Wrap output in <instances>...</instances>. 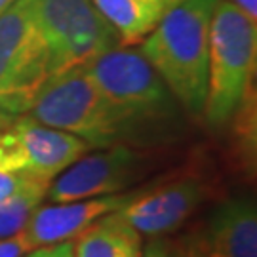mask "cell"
Segmentation results:
<instances>
[{"instance_id": "obj_11", "label": "cell", "mask_w": 257, "mask_h": 257, "mask_svg": "<svg viewBox=\"0 0 257 257\" xmlns=\"http://www.w3.org/2000/svg\"><path fill=\"white\" fill-rule=\"evenodd\" d=\"M130 193L109 194L97 198H84L71 202H52L38 206L27 227L21 230V238L27 249L40 246H55L74 240L80 232L93 225L103 215L118 210Z\"/></svg>"}, {"instance_id": "obj_4", "label": "cell", "mask_w": 257, "mask_h": 257, "mask_svg": "<svg viewBox=\"0 0 257 257\" xmlns=\"http://www.w3.org/2000/svg\"><path fill=\"white\" fill-rule=\"evenodd\" d=\"M86 71L143 138L177 116L179 103L141 52L118 46L86 65Z\"/></svg>"}, {"instance_id": "obj_9", "label": "cell", "mask_w": 257, "mask_h": 257, "mask_svg": "<svg viewBox=\"0 0 257 257\" xmlns=\"http://www.w3.org/2000/svg\"><path fill=\"white\" fill-rule=\"evenodd\" d=\"M206 198L198 177L181 175L170 181L130 193L114 213L143 236H162L179 229Z\"/></svg>"}, {"instance_id": "obj_15", "label": "cell", "mask_w": 257, "mask_h": 257, "mask_svg": "<svg viewBox=\"0 0 257 257\" xmlns=\"http://www.w3.org/2000/svg\"><path fill=\"white\" fill-rule=\"evenodd\" d=\"M40 179H33V177H25V175H16L0 170V202L8 200L18 193L29 189L31 185H35Z\"/></svg>"}, {"instance_id": "obj_13", "label": "cell", "mask_w": 257, "mask_h": 257, "mask_svg": "<svg viewBox=\"0 0 257 257\" xmlns=\"http://www.w3.org/2000/svg\"><path fill=\"white\" fill-rule=\"evenodd\" d=\"M74 257H141V234L114 211L103 215L73 240Z\"/></svg>"}, {"instance_id": "obj_12", "label": "cell", "mask_w": 257, "mask_h": 257, "mask_svg": "<svg viewBox=\"0 0 257 257\" xmlns=\"http://www.w3.org/2000/svg\"><path fill=\"white\" fill-rule=\"evenodd\" d=\"M116 31L120 44L141 42L181 0H92Z\"/></svg>"}, {"instance_id": "obj_10", "label": "cell", "mask_w": 257, "mask_h": 257, "mask_svg": "<svg viewBox=\"0 0 257 257\" xmlns=\"http://www.w3.org/2000/svg\"><path fill=\"white\" fill-rule=\"evenodd\" d=\"M189 257H257V208L249 196L221 202L194 236Z\"/></svg>"}, {"instance_id": "obj_1", "label": "cell", "mask_w": 257, "mask_h": 257, "mask_svg": "<svg viewBox=\"0 0 257 257\" xmlns=\"http://www.w3.org/2000/svg\"><path fill=\"white\" fill-rule=\"evenodd\" d=\"M217 0H181L143 38L141 54L175 101L202 114L208 95L210 25Z\"/></svg>"}, {"instance_id": "obj_20", "label": "cell", "mask_w": 257, "mask_h": 257, "mask_svg": "<svg viewBox=\"0 0 257 257\" xmlns=\"http://www.w3.org/2000/svg\"><path fill=\"white\" fill-rule=\"evenodd\" d=\"M14 2H16V0H0V16H2V14H4V12L14 4Z\"/></svg>"}, {"instance_id": "obj_3", "label": "cell", "mask_w": 257, "mask_h": 257, "mask_svg": "<svg viewBox=\"0 0 257 257\" xmlns=\"http://www.w3.org/2000/svg\"><path fill=\"white\" fill-rule=\"evenodd\" d=\"M255 55V21L229 0H217L210 25L208 95L202 112L210 126L223 128L246 103Z\"/></svg>"}, {"instance_id": "obj_7", "label": "cell", "mask_w": 257, "mask_h": 257, "mask_svg": "<svg viewBox=\"0 0 257 257\" xmlns=\"http://www.w3.org/2000/svg\"><path fill=\"white\" fill-rule=\"evenodd\" d=\"M88 151L82 139L29 114L0 132V170L40 181H52Z\"/></svg>"}, {"instance_id": "obj_18", "label": "cell", "mask_w": 257, "mask_h": 257, "mask_svg": "<svg viewBox=\"0 0 257 257\" xmlns=\"http://www.w3.org/2000/svg\"><path fill=\"white\" fill-rule=\"evenodd\" d=\"M234 6H238L249 19L257 21V0H229Z\"/></svg>"}, {"instance_id": "obj_14", "label": "cell", "mask_w": 257, "mask_h": 257, "mask_svg": "<svg viewBox=\"0 0 257 257\" xmlns=\"http://www.w3.org/2000/svg\"><path fill=\"white\" fill-rule=\"evenodd\" d=\"M50 181H37L29 189L0 202V238L18 236L27 227L33 213L46 198Z\"/></svg>"}, {"instance_id": "obj_16", "label": "cell", "mask_w": 257, "mask_h": 257, "mask_svg": "<svg viewBox=\"0 0 257 257\" xmlns=\"http://www.w3.org/2000/svg\"><path fill=\"white\" fill-rule=\"evenodd\" d=\"M23 257H74V244L73 240H69L55 246H40V248L29 249Z\"/></svg>"}, {"instance_id": "obj_2", "label": "cell", "mask_w": 257, "mask_h": 257, "mask_svg": "<svg viewBox=\"0 0 257 257\" xmlns=\"http://www.w3.org/2000/svg\"><path fill=\"white\" fill-rule=\"evenodd\" d=\"M27 114L46 126L82 139L90 149L132 145L145 139L97 88L86 67L50 76Z\"/></svg>"}, {"instance_id": "obj_8", "label": "cell", "mask_w": 257, "mask_h": 257, "mask_svg": "<svg viewBox=\"0 0 257 257\" xmlns=\"http://www.w3.org/2000/svg\"><path fill=\"white\" fill-rule=\"evenodd\" d=\"M147 170L145 158L130 145L95 149L84 153L48 185L50 202H71L120 194Z\"/></svg>"}, {"instance_id": "obj_5", "label": "cell", "mask_w": 257, "mask_h": 257, "mask_svg": "<svg viewBox=\"0 0 257 257\" xmlns=\"http://www.w3.org/2000/svg\"><path fill=\"white\" fill-rule=\"evenodd\" d=\"M48 52L50 76L86 67L122 46L116 31L92 0H31Z\"/></svg>"}, {"instance_id": "obj_6", "label": "cell", "mask_w": 257, "mask_h": 257, "mask_svg": "<svg viewBox=\"0 0 257 257\" xmlns=\"http://www.w3.org/2000/svg\"><path fill=\"white\" fill-rule=\"evenodd\" d=\"M50 78V63L31 0H16L0 16V112L27 114Z\"/></svg>"}, {"instance_id": "obj_19", "label": "cell", "mask_w": 257, "mask_h": 257, "mask_svg": "<svg viewBox=\"0 0 257 257\" xmlns=\"http://www.w3.org/2000/svg\"><path fill=\"white\" fill-rule=\"evenodd\" d=\"M141 257H170V255H168V251L160 244L153 242V244H149L147 248L141 251Z\"/></svg>"}, {"instance_id": "obj_17", "label": "cell", "mask_w": 257, "mask_h": 257, "mask_svg": "<svg viewBox=\"0 0 257 257\" xmlns=\"http://www.w3.org/2000/svg\"><path fill=\"white\" fill-rule=\"evenodd\" d=\"M29 249L21 234L12 238H0V257H23Z\"/></svg>"}]
</instances>
